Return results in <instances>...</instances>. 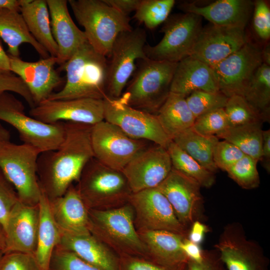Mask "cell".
<instances>
[{
    "label": "cell",
    "instance_id": "cell-1",
    "mask_svg": "<svg viewBox=\"0 0 270 270\" xmlns=\"http://www.w3.org/2000/svg\"><path fill=\"white\" fill-rule=\"evenodd\" d=\"M64 136L58 146L40 154L37 172L42 191L49 200L62 196L77 182L86 164L94 158L90 133L92 126L64 122Z\"/></svg>",
    "mask_w": 270,
    "mask_h": 270
},
{
    "label": "cell",
    "instance_id": "cell-2",
    "mask_svg": "<svg viewBox=\"0 0 270 270\" xmlns=\"http://www.w3.org/2000/svg\"><path fill=\"white\" fill-rule=\"evenodd\" d=\"M66 73V82L48 100L90 98L104 100L107 96L108 58L86 42L72 57L60 66Z\"/></svg>",
    "mask_w": 270,
    "mask_h": 270
},
{
    "label": "cell",
    "instance_id": "cell-3",
    "mask_svg": "<svg viewBox=\"0 0 270 270\" xmlns=\"http://www.w3.org/2000/svg\"><path fill=\"white\" fill-rule=\"evenodd\" d=\"M176 64L148 58L138 60L120 98L134 108L156 114L170 92Z\"/></svg>",
    "mask_w": 270,
    "mask_h": 270
},
{
    "label": "cell",
    "instance_id": "cell-4",
    "mask_svg": "<svg viewBox=\"0 0 270 270\" xmlns=\"http://www.w3.org/2000/svg\"><path fill=\"white\" fill-rule=\"evenodd\" d=\"M68 4L76 21L84 28L88 42L107 58L118 36L133 28L129 16L103 0H68Z\"/></svg>",
    "mask_w": 270,
    "mask_h": 270
},
{
    "label": "cell",
    "instance_id": "cell-5",
    "mask_svg": "<svg viewBox=\"0 0 270 270\" xmlns=\"http://www.w3.org/2000/svg\"><path fill=\"white\" fill-rule=\"evenodd\" d=\"M134 216L129 203L110 209H88L90 232L118 256L148 260L146 248L136 230Z\"/></svg>",
    "mask_w": 270,
    "mask_h": 270
},
{
    "label": "cell",
    "instance_id": "cell-6",
    "mask_svg": "<svg viewBox=\"0 0 270 270\" xmlns=\"http://www.w3.org/2000/svg\"><path fill=\"white\" fill-rule=\"evenodd\" d=\"M76 186L88 209L105 210L128 202L132 194L120 171L112 169L93 158L86 164Z\"/></svg>",
    "mask_w": 270,
    "mask_h": 270
},
{
    "label": "cell",
    "instance_id": "cell-7",
    "mask_svg": "<svg viewBox=\"0 0 270 270\" xmlns=\"http://www.w3.org/2000/svg\"><path fill=\"white\" fill-rule=\"evenodd\" d=\"M40 154L26 144L10 140L0 144V170L14 188L19 200L32 206L38 204L42 192L37 172Z\"/></svg>",
    "mask_w": 270,
    "mask_h": 270
},
{
    "label": "cell",
    "instance_id": "cell-8",
    "mask_svg": "<svg viewBox=\"0 0 270 270\" xmlns=\"http://www.w3.org/2000/svg\"><path fill=\"white\" fill-rule=\"evenodd\" d=\"M24 106L14 96L6 92L0 96V120L14 127L22 143L41 153L58 148L64 136V122L47 124L24 112Z\"/></svg>",
    "mask_w": 270,
    "mask_h": 270
},
{
    "label": "cell",
    "instance_id": "cell-9",
    "mask_svg": "<svg viewBox=\"0 0 270 270\" xmlns=\"http://www.w3.org/2000/svg\"><path fill=\"white\" fill-rule=\"evenodd\" d=\"M202 18L190 12L175 14L162 24V40L154 46L146 44L149 59L177 63L190 56L202 28Z\"/></svg>",
    "mask_w": 270,
    "mask_h": 270
},
{
    "label": "cell",
    "instance_id": "cell-10",
    "mask_svg": "<svg viewBox=\"0 0 270 270\" xmlns=\"http://www.w3.org/2000/svg\"><path fill=\"white\" fill-rule=\"evenodd\" d=\"M146 38V30L140 28L122 32L116 38L108 58L107 96L117 98L121 96L137 61L146 58L144 52Z\"/></svg>",
    "mask_w": 270,
    "mask_h": 270
},
{
    "label": "cell",
    "instance_id": "cell-11",
    "mask_svg": "<svg viewBox=\"0 0 270 270\" xmlns=\"http://www.w3.org/2000/svg\"><path fill=\"white\" fill-rule=\"evenodd\" d=\"M90 140L94 158L120 172L138 154L148 146L149 142L132 138L105 120L92 126Z\"/></svg>",
    "mask_w": 270,
    "mask_h": 270
},
{
    "label": "cell",
    "instance_id": "cell-12",
    "mask_svg": "<svg viewBox=\"0 0 270 270\" xmlns=\"http://www.w3.org/2000/svg\"><path fill=\"white\" fill-rule=\"evenodd\" d=\"M104 120L116 125L129 136L167 148L172 140L162 128L156 114L134 108L117 98L104 99Z\"/></svg>",
    "mask_w": 270,
    "mask_h": 270
},
{
    "label": "cell",
    "instance_id": "cell-13",
    "mask_svg": "<svg viewBox=\"0 0 270 270\" xmlns=\"http://www.w3.org/2000/svg\"><path fill=\"white\" fill-rule=\"evenodd\" d=\"M214 246L226 270H268L269 260L263 250L248 239L240 223L226 226Z\"/></svg>",
    "mask_w": 270,
    "mask_h": 270
},
{
    "label": "cell",
    "instance_id": "cell-14",
    "mask_svg": "<svg viewBox=\"0 0 270 270\" xmlns=\"http://www.w3.org/2000/svg\"><path fill=\"white\" fill-rule=\"evenodd\" d=\"M132 206L140 230H164L188 238L190 230L178 220L166 197L156 188L132 193Z\"/></svg>",
    "mask_w": 270,
    "mask_h": 270
},
{
    "label": "cell",
    "instance_id": "cell-15",
    "mask_svg": "<svg viewBox=\"0 0 270 270\" xmlns=\"http://www.w3.org/2000/svg\"><path fill=\"white\" fill-rule=\"evenodd\" d=\"M262 63V49L248 41L238 50L211 68L220 91L228 98L234 94L242 95Z\"/></svg>",
    "mask_w": 270,
    "mask_h": 270
},
{
    "label": "cell",
    "instance_id": "cell-16",
    "mask_svg": "<svg viewBox=\"0 0 270 270\" xmlns=\"http://www.w3.org/2000/svg\"><path fill=\"white\" fill-rule=\"evenodd\" d=\"M29 114L47 124L70 122L94 126L104 120V100L46 99L31 108Z\"/></svg>",
    "mask_w": 270,
    "mask_h": 270
},
{
    "label": "cell",
    "instance_id": "cell-17",
    "mask_svg": "<svg viewBox=\"0 0 270 270\" xmlns=\"http://www.w3.org/2000/svg\"><path fill=\"white\" fill-rule=\"evenodd\" d=\"M200 185L173 169L156 187L171 204L180 224L188 230L196 220L201 221L204 199Z\"/></svg>",
    "mask_w": 270,
    "mask_h": 270
},
{
    "label": "cell",
    "instance_id": "cell-18",
    "mask_svg": "<svg viewBox=\"0 0 270 270\" xmlns=\"http://www.w3.org/2000/svg\"><path fill=\"white\" fill-rule=\"evenodd\" d=\"M172 170V162L166 148L154 144L138 154L122 172L132 193H136L156 188Z\"/></svg>",
    "mask_w": 270,
    "mask_h": 270
},
{
    "label": "cell",
    "instance_id": "cell-19",
    "mask_svg": "<svg viewBox=\"0 0 270 270\" xmlns=\"http://www.w3.org/2000/svg\"><path fill=\"white\" fill-rule=\"evenodd\" d=\"M248 41L245 28L210 24L202 28L190 56L212 67Z\"/></svg>",
    "mask_w": 270,
    "mask_h": 270
},
{
    "label": "cell",
    "instance_id": "cell-20",
    "mask_svg": "<svg viewBox=\"0 0 270 270\" xmlns=\"http://www.w3.org/2000/svg\"><path fill=\"white\" fill-rule=\"evenodd\" d=\"M8 56L11 72L16 74L26 84L35 106L48 99L63 81L54 68L56 57L50 56L30 62Z\"/></svg>",
    "mask_w": 270,
    "mask_h": 270
},
{
    "label": "cell",
    "instance_id": "cell-21",
    "mask_svg": "<svg viewBox=\"0 0 270 270\" xmlns=\"http://www.w3.org/2000/svg\"><path fill=\"white\" fill-rule=\"evenodd\" d=\"M38 222V204L32 206L18 200L4 227L6 246L4 253L18 252L34 254L37 245Z\"/></svg>",
    "mask_w": 270,
    "mask_h": 270
},
{
    "label": "cell",
    "instance_id": "cell-22",
    "mask_svg": "<svg viewBox=\"0 0 270 270\" xmlns=\"http://www.w3.org/2000/svg\"><path fill=\"white\" fill-rule=\"evenodd\" d=\"M50 19L52 32L58 47L57 64L66 62L78 48L87 41L84 31L72 18L66 0H46Z\"/></svg>",
    "mask_w": 270,
    "mask_h": 270
},
{
    "label": "cell",
    "instance_id": "cell-23",
    "mask_svg": "<svg viewBox=\"0 0 270 270\" xmlns=\"http://www.w3.org/2000/svg\"><path fill=\"white\" fill-rule=\"evenodd\" d=\"M254 4L250 0H218L205 6L183 2L178 6L184 12L197 14L216 26L245 28Z\"/></svg>",
    "mask_w": 270,
    "mask_h": 270
},
{
    "label": "cell",
    "instance_id": "cell-24",
    "mask_svg": "<svg viewBox=\"0 0 270 270\" xmlns=\"http://www.w3.org/2000/svg\"><path fill=\"white\" fill-rule=\"evenodd\" d=\"M48 200L52 216L61 234L90 233L88 209L73 184L62 196Z\"/></svg>",
    "mask_w": 270,
    "mask_h": 270
},
{
    "label": "cell",
    "instance_id": "cell-25",
    "mask_svg": "<svg viewBox=\"0 0 270 270\" xmlns=\"http://www.w3.org/2000/svg\"><path fill=\"white\" fill-rule=\"evenodd\" d=\"M196 90L220 92L212 68L188 56L177 62L170 91L186 97Z\"/></svg>",
    "mask_w": 270,
    "mask_h": 270
},
{
    "label": "cell",
    "instance_id": "cell-26",
    "mask_svg": "<svg viewBox=\"0 0 270 270\" xmlns=\"http://www.w3.org/2000/svg\"><path fill=\"white\" fill-rule=\"evenodd\" d=\"M138 234L145 245L148 260L166 266L187 263L188 258L182 248L186 237L164 230H140Z\"/></svg>",
    "mask_w": 270,
    "mask_h": 270
},
{
    "label": "cell",
    "instance_id": "cell-27",
    "mask_svg": "<svg viewBox=\"0 0 270 270\" xmlns=\"http://www.w3.org/2000/svg\"><path fill=\"white\" fill-rule=\"evenodd\" d=\"M58 245L100 270H120L118 256L90 233L61 234Z\"/></svg>",
    "mask_w": 270,
    "mask_h": 270
},
{
    "label": "cell",
    "instance_id": "cell-28",
    "mask_svg": "<svg viewBox=\"0 0 270 270\" xmlns=\"http://www.w3.org/2000/svg\"><path fill=\"white\" fill-rule=\"evenodd\" d=\"M0 38L7 44L8 55L12 56L20 57V46L24 43L30 44L42 58L50 56L32 35L20 12L0 8Z\"/></svg>",
    "mask_w": 270,
    "mask_h": 270
},
{
    "label": "cell",
    "instance_id": "cell-29",
    "mask_svg": "<svg viewBox=\"0 0 270 270\" xmlns=\"http://www.w3.org/2000/svg\"><path fill=\"white\" fill-rule=\"evenodd\" d=\"M20 12L32 35L50 56L56 57L58 47L52 34L46 0H20Z\"/></svg>",
    "mask_w": 270,
    "mask_h": 270
},
{
    "label": "cell",
    "instance_id": "cell-30",
    "mask_svg": "<svg viewBox=\"0 0 270 270\" xmlns=\"http://www.w3.org/2000/svg\"><path fill=\"white\" fill-rule=\"evenodd\" d=\"M38 208L37 245L34 255L42 270H48L54 250L60 243L61 232L52 216L48 198L42 191Z\"/></svg>",
    "mask_w": 270,
    "mask_h": 270
},
{
    "label": "cell",
    "instance_id": "cell-31",
    "mask_svg": "<svg viewBox=\"0 0 270 270\" xmlns=\"http://www.w3.org/2000/svg\"><path fill=\"white\" fill-rule=\"evenodd\" d=\"M156 115L171 140L177 134L192 128L196 119L187 104L186 96L172 92Z\"/></svg>",
    "mask_w": 270,
    "mask_h": 270
},
{
    "label": "cell",
    "instance_id": "cell-32",
    "mask_svg": "<svg viewBox=\"0 0 270 270\" xmlns=\"http://www.w3.org/2000/svg\"><path fill=\"white\" fill-rule=\"evenodd\" d=\"M172 140L200 164L213 173L218 168L213 160V150L219 140L216 136H204L192 128L175 136Z\"/></svg>",
    "mask_w": 270,
    "mask_h": 270
},
{
    "label": "cell",
    "instance_id": "cell-33",
    "mask_svg": "<svg viewBox=\"0 0 270 270\" xmlns=\"http://www.w3.org/2000/svg\"><path fill=\"white\" fill-rule=\"evenodd\" d=\"M263 122H270V66L262 63L242 96Z\"/></svg>",
    "mask_w": 270,
    "mask_h": 270
},
{
    "label": "cell",
    "instance_id": "cell-34",
    "mask_svg": "<svg viewBox=\"0 0 270 270\" xmlns=\"http://www.w3.org/2000/svg\"><path fill=\"white\" fill-rule=\"evenodd\" d=\"M262 124L258 122L228 126L216 136L232 143L245 155L259 162L262 142Z\"/></svg>",
    "mask_w": 270,
    "mask_h": 270
},
{
    "label": "cell",
    "instance_id": "cell-35",
    "mask_svg": "<svg viewBox=\"0 0 270 270\" xmlns=\"http://www.w3.org/2000/svg\"><path fill=\"white\" fill-rule=\"evenodd\" d=\"M166 150L173 169L194 180L201 187L209 188L214 184V174L200 164L172 140L170 142Z\"/></svg>",
    "mask_w": 270,
    "mask_h": 270
},
{
    "label": "cell",
    "instance_id": "cell-36",
    "mask_svg": "<svg viewBox=\"0 0 270 270\" xmlns=\"http://www.w3.org/2000/svg\"><path fill=\"white\" fill-rule=\"evenodd\" d=\"M174 0H141L133 18L149 30L162 24L170 16Z\"/></svg>",
    "mask_w": 270,
    "mask_h": 270
},
{
    "label": "cell",
    "instance_id": "cell-37",
    "mask_svg": "<svg viewBox=\"0 0 270 270\" xmlns=\"http://www.w3.org/2000/svg\"><path fill=\"white\" fill-rule=\"evenodd\" d=\"M258 162L254 158L245 155L226 172L228 176L242 188H256L260 184V178L257 169Z\"/></svg>",
    "mask_w": 270,
    "mask_h": 270
},
{
    "label": "cell",
    "instance_id": "cell-38",
    "mask_svg": "<svg viewBox=\"0 0 270 270\" xmlns=\"http://www.w3.org/2000/svg\"><path fill=\"white\" fill-rule=\"evenodd\" d=\"M224 110L229 126L258 122L264 123L243 96L240 95L234 94L228 97Z\"/></svg>",
    "mask_w": 270,
    "mask_h": 270
},
{
    "label": "cell",
    "instance_id": "cell-39",
    "mask_svg": "<svg viewBox=\"0 0 270 270\" xmlns=\"http://www.w3.org/2000/svg\"><path fill=\"white\" fill-rule=\"evenodd\" d=\"M228 97L220 92L196 90L186 97L187 104L195 118L214 110L224 108Z\"/></svg>",
    "mask_w": 270,
    "mask_h": 270
},
{
    "label": "cell",
    "instance_id": "cell-40",
    "mask_svg": "<svg viewBox=\"0 0 270 270\" xmlns=\"http://www.w3.org/2000/svg\"><path fill=\"white\" fill-rule=\"evenodd\" d=\"M229 126L224 108L214 110L195 119L192 129L204 136H216Z\"/></svg>",
    "mask_w": 270,
    "mask_h": 270
},
{
    "label": "cell",
    "instance_id": "cell-41",
    "mask_svg": "<svg viewBox=\"0 0 270 270\" xmlns=\"http://www.w3.org/2000/svg\"><path fill=\"white\" fill-rule=\"evenodd\" d=\"M48 270H100L60 245L54 250Z\"/></svg>",
    "mask_w": 270,
    "mask_h": 270
},
{
    "label": "cell",
    "instance_id": "cell-42",
    "mask_svg": "<svg viewBox=\"0 0 270 270\" xmlns=\"http://www.w3.org/2000/svg\"><path fill=\"white\" fill-rule=\"evenodd\" d=\"M244 156L238 147L226 140H218L213 150L216 166L226 172Z\"/></svg>",
    "mask_w": 270,
    "mask_h": 270
},
{
    "label": "cell",
    "instance_id": "cell-43",
    "mask_svg": "<svg viewBox=\"0 0 270 270\" xmlns=\"http://www.w3.org/2000/svg\"><path fill=\"white\" fill-rule=\"evenodd\" d=\"M0 270H42L34 255L18 252L4 254Z\"/></svg>",
    "mask_w": 270,
    "mask_h": 270
},
{
    "label": "cell",
    "instance_id": "cell-44",
    "mask_svg": "<svg viewBox=\"0 0 270 270\" xmlns=\"http://www.w3.org/2000/svg\"><path fill=\"white\" fill-rule=\"evenodd\" d=\"M18 200L14 188L0 170V223L4 228L12 210Z\"/></svg>",
    "mask_w": 270,
    "mask_h": 270
},
{
    "label": "cell",
    "instance_id": "cell-45",
    "mask_svg": "<svg viewBox=\"0 0 270 270\" xmlns=\"http://www.w3.org/2000/svg\"><path fill=\"white\" fill-rule=\"evenodd\" d=\"M118 256L120 270H186L187 263L176 266H166L138 256Z\"/></svg>",
    "mask_w": 270,
    "mask_h": 270
},
{
    "label": "cell",
    "instance_id": "cell-46",
    "mask_svg": "<svg viewBox=\"0 0 270 270\" xmlns=\"http://www.w3.org/2000/svg\"><path fill=\"white\" fill-rule=\"evenodd\" d=\"M254 2V28L260 39L268 40L270 38V6L264 0H257Z\"/></svg>",
    "mask_w": 270,
    "mask_h": 270
},
{
    "label": "cell",
    "instance_id": "cell-47",
    "mask_svg": "<svg viewBox=\"0 0 270 270\" xmlns=\"http://www.w3.org/2000/svg\"><path fill=\"white\" fill-rule=\"evenodd\" d=\"M6 92H12L20 96L31 108L35 106L28 87L22 80L12 72L0 74V96Z\"/></svg>",
    "mask_w": 270,
    "mask_h": 270
},
{
    "label": "cell",
    "instance_id": "cell-48",
    "mask_svg": "<svg viewBox=\"0 0 270 270\" xmlns=\"http://www.w3.org/2000/svg\"><path fill=\"white\" fill-rule=\"evenodd\" d=\"M186 270H226L220 258L218 250L214 248L202 250L201 260L196 261L188 258Z\"/></svg>",
    "mask_w": 270,
    "mask_h": 270
},
{
    "label": "cell",
    "instance_id": "cell-49",
    "mask_svg": "<svg viewBox=\"0 0 270 270\" xmlns=\"http://www.w3.org/2000/svg\"><path fill=\"white\" fill-rule=\"evenodd\" d=\"M124 15L129 16V14L135 12L139 6L141 0H103Z\"/></svg>",
    "mask_w": 270,
    "mask_h": 270
},
{
    "label": "cell",
    "instance_id": "cell-50",
    "mask_svg": "<svg viewBox=\"0 0 270 270\" xmlns=\"http://www.w3.org/2000/svg\"><path fill=\"white\" fill-rule=\"evenodd\" d=\"M262 142L260 161L263 167L270 172V130H262Z\"/></svg>",
    "mask_w": 270,
    "mask_h": 270
},
{
    "label": "cell",
    "instance_id": "cell-51",
    "mask_svg": "<svg viewBox=\"0 0 270 270\" xmlns=\"http://www.w3.org/2000/svg\"><path fill=\"white\" fill-rule=\"evenodd\" d=\"M208 231V226L200 220H196L190 228L188 238L191 242L199 244L202 241L205 233Z\"/></svg>",
    "mask_w": 270,
    "mask_h": 270
},
{
    "label": "cell",
    "instance_id": "cell-52",
    "mask_svg": "<svg viewBox=\"0 0 270 270\" xmlns=\"http://www.w3.org/2000/svg\"><path fill=\"white\" fill-rule=\"evenodd\" d=\"M182 248L188 258L196 261L201 260L202 250L199 245L185 238L182 243Z\"/></svg>",
    "mask_w": 270,
    "mask_h": 270
},
{
    "label": "cell",
    "instance_id": "cell-53",
    "mask_svg": "<svg viewBox=\"0 0 270 270\" xmlns=\"http://www.w3.org/2000/svg\"><path fill=\"white\" fill-rule=\"evenodd\" d=\"M11 72L9 56L4 51L0 41V74Z\"/></svg>",
    "mask_w": 270,
    "mask_h": 270
},
{
    "label": "cell",
    "instance_id": "cell-54",
    "mask_svg": "<svg viewBox=\"0 0 270 270\" xmlns=\"http://www.w3.org/2000/svg\"><path fill=\"white\" fill-rule=\"evenodd\" d=\"M0 8L20 12V0H0Z\"/></svg>",
    "mask_w": 270,
    "mask_h": 270
},
{
    "label": "cell",
    "instance_id": "cell-55",
    "mask_svg": "<svg viewBox=\"0 0 270 270\" xmlns=\"http://www.w3.org/2000/svg\"><path fill=\"white\" fill-rule=\"evenodd\" d=\"M262 56L264 64L270 66V45L268 43L263 49H262Z\"/></svg>",
    "mask_w": 270,
    "mask_h": 270
},
{
    "label": "cell",
    "instance_id": "cell-56",
    "mask_svg": "<svg viewBox=\"0 0 270 270\" xmlns=\"http://www.w3.org/2000/svg\"><path fill=\"white\" fill-rule=\"evenodd\" d=\"M10 132L0 123V144L4 141L10 140Z\"/></svg>",
    "mask_w": 270,
    "mask_h": 270
},
{
    "label": "cell",
    "instance_id": "cell-57",
    "mask_svg": "<svg viewBox=\"0 0 270 270\" xmlns=\"http://www.w3.org/2000/svg\"><path fill=\"white\" fill-rule=\"evenodd\" d=\"M6 246V236L4 228L0 223V250L4 252Z\"/></svg>",
    "mask_w": 270,
    "mask_h": 270
},
{
    "label": "cell",
    "instance_id": "cell-58",
    "mask_svg": "<svg viewBox=\"0 0 270 270\" xmlns=\"http://www.w3.org/2000/svg\"><path fill=\"white\" fill-rule=\"evenodd\" d=\"M4 254V252L2 250H0V260L2 256H3Z\"/></svg>",
    "mask_w": 270,
    "mask_h": 270
}]
</instances>
